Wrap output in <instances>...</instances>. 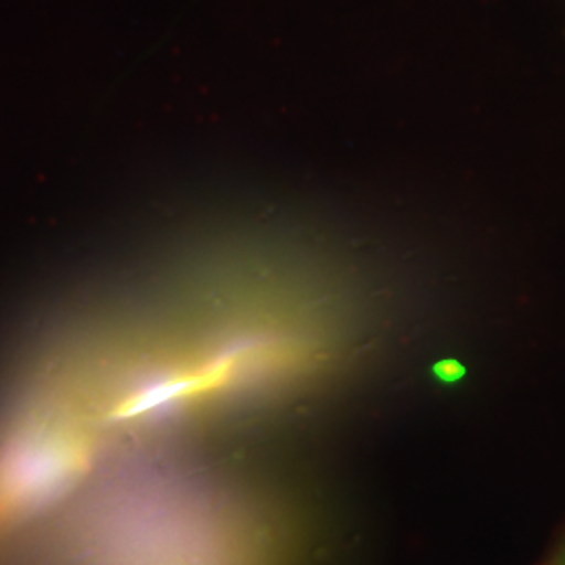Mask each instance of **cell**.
<instances>
[{
    "instance_id": "obj_1",
    "label": "cell",
    "mask_w": 565,
    "mask_h": 565,
    "mask_svg": "<svg viewBox=\"0 0 565 565\" xmlns=\"http://www.w3.org/2000/svg\"><path fill=\"white\" fill-rule=\"evenodd\" d=\"M436 375L446 384H452L463 375V366L459 363H452V361H445V363L436 366Z\"/></svg>"
},
{
    "instance_id": "obj_2",
    "label": "cell",
    "mask_w": 565,
    "mask_h": 565,
    "mask_svg": "<svg viewBox=\"0 0 565 565\" xmlns=\"http://www.w3.org/2000/svg\"><path fill=\"white\" fill-rule=\"evenodd\" d=\"M543 565H565V543Z\"/></svg>"
}]
</instances>
